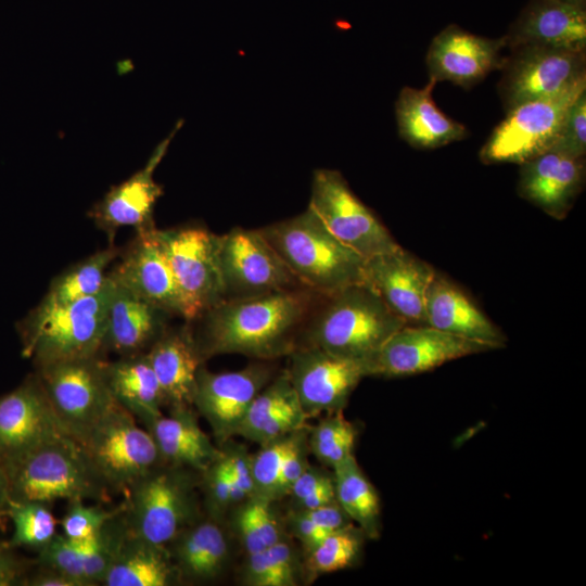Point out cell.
I'll list each match as a JSON object with an SVG mask.
<instances>
[{"label": "cell", "instance_id": "obj_1", "mask_svg": "<svg viewBox=\"0 0 586 586\" xmlns=\"http://www.w3.org/2000/svg\"><path fill=\"white\" fill-rule=\"evenodd\" d=\"M310 297L295 289L225 300L205 311L195 337L204 359L241 354L269 359L293 352V335L309 310Z\"/></svg>", "mask_w": 586, "mask_h": 586}, {"label": "cell", "instance_id": "obj_2", "mask_svg": "<svg viewBox=\"0 0 586 586\" xmlns=\"http://www.w3.org/2000/svg\"><path fill=\"white\" fill-rule=\"evenodd\" d=\"M300 283L326 296L365 282V259L339 241L307 207L259 229Z\"/></svg>", "mask_w": 586, "mask_h": 586}, {"label": "cell", "instance_id": "obj_3", "mask_svg": "<svg viewBox=\"0 0 586 586\" xmlns=\"http://www.w3.org/2000/svg\"><path fill=\"white\" fill-rule=\"evenodd\" d=\"M406 324L367 282H359L327 296L309 340L334 356L364 364L368 372L384 343Z\"/></svg>", "mask_w": 586, "mask_h": 586}, {"label": "cell", "instance_id": "obj_4", "mask_svg": "<svg viewBox=\"0 0 586 586\" xmlns=\"http://www.w3.org/2000/svg\"><path fill=\"white\" fill-rule=\"evenodd\" d=\"M9 499L50 505L60 499L110 500V491L81 445L61 434L4 470Z\"/></svg>", "mask_w": 586, "mask_h": 586}, {"label": "cell", "instance_id": "obj_5", "mask_svg": "<svg viewBox=\"0 0 586 586\" xmlns=\"http://www.w3.org/2000/svg\"><path fill=\"white\" fill-rule=\"evenodd\" d=\"M114 288L109 277L94 295L65 305L41 301L23 322V355L33 358L37 367L99 356Z\"/></svg>", "mask_w": 586, "mask_h": 586}, {"label": "cell", "instance_id": "obj_6", "mask_svg": "<svg viewBox=\"0 0 586 586\" xmlns=\"http://www.w3.org/2000/svg\"><path fill=\"white\" fill-rule=\"evenodd\" d=\"M200 473L162 462L125 493L124 514L129 532L167 546L201 518L196 487Z\"/></svg>", "mask_w": 586, "mask_h": 586}, {"label": "cell", "instance_id": "obj_7", "mask_svg": "<svg viewBox=\"0 0 586 586\" xmlns=\"http://www.w3.org/2000/svg\"><path fill=\"white\" fill-rule=\"evenodd\" d=\"M586 91V76L558 94L523 102L507 111L480 151L484 164H523L550 150L557 142L565 115Z\"/></svg>", "mask_w": 586, "mask_h": 586}, {"label": "cell", "instance_id": "obj_8", "mask_svg": "<svg viewBox=\"0 0 586 586\" xmlns=\"http://www.w3.org/2000/svg\"><path fill=\"white\" fill-rule=\"evenodd\" d=\"M78 443L110 493L125 494L138 479L163 462L149 431L117 403Z\"/></svg>", "mask_w": 586, "mask_h": 586}, {"label": "cell", "instance_id": "obj_9", "mask_svg": "<svg viewBox=\"0 0 586 586\" xmlns=\"http://www.w3.org/2000/svg\"><path fill=\"white\" fill-rule=\"evenodd\" d=\"M99 356L37 367V375L63 430L80 442L116 403Z\"/></svg>", "mask_w": 586, "mask_h": 586}, {"label": "cell", "instance_id": "obj_10", "mask_svg": "<svg viewBox=\"0 0 586 586\" xmlns=\"http://www.w3.org/2000/svg\"><path fill=\"white\" fill-rule=\"evenodd\" d=\"M154 233L182 295L187 320L202 316L225 301L219 235L202 227L155 228Z\"/></svg>", "mask_w": 586, "mask_h": 586}, {"label": "cell", "instance_id": "obj_11", "mask_svg": "<svg viewBox=\"0 0 586 586\" xmlns=\"http://www.w3.org/2000/svg\"><path fill=\"white\" fill-rule=\"evenodd\" d=\"M308 208L339 241L364 259L400 246L337 170L314 171Z\"/></svg>", "mask_w": 586, "mask_h": 586}, {"label": "cell", "instance_id": "obj_12", "mask_svg": "<svg viewBox=\"0 0 586 586\" xmlns=\"http://www.w3.org/2000/svg\"><path fill=\"white\" fill-rule=\"evenodd\" d=\"M225 300L295 289L300 281L259 230L234 228L219 235Z\"/></svg>", "mask_w": 586, "mask_h": 586}, {"label": "cell", "instance_id": "obj_13", "mask_svg": "<svg viewBox=\"0 0 586 586\" xmlns=\"http://www.w3.org/2000/svg\"><path fill=\"white\" fill-rule=\"evenodd\" d=\"M498 91L506 110L558 94L586 76L585 51L522 46L510 49Z\"/></svg>", "mask_w": 586, "mask_h": 586}, {"label": "cell", "instance_id": "obj_14", "mask_svg": "<svg viewBox=\"0 0 586 586\" xmlns=\"http://www.w3.org/2000/svg\"><path fill=\"white\" fill-rule=\"evenodd\" d=\"M496 349L489 344L457 336L428 324H406L381 347L369 365V375H412L448 361Z\"/></svg>", "mask_w": 586, "mask_h": 586}, {"label": "cell", "instance_id": "obj_15", "mask_svg": "<svg viewBox=\"0 0 586 586\" xmlns=\"http://www.w3.org/2000/svg\"><path fill=\"white\" fill-rule=\"evenodd\" d=\"M290 355L286 372L308 418L343 411L359 381L368 375L364 364L334 356L314 345Z\"/></svg>", "mask_w": 586, "mask_h": 586}, {"label": "cell", "instance_id": "obj_16", "mask_svg": "<svg viewBox=\"0 0 586 586\" xmlns=\"http://www.w3.org/2000/svg\"><path fill=\"white\" fill-rule=\"evenodd\" d=\"M61 434L66 432L37 373L0 397V466L3 470Z\"/></svg>", "mask_w": 586, "mask_h": 586}, {"label": "cell", "instance_id": "obj_17", "mask_svg": "<svg viewBox=\"0 0 586 586\" xmlns=\"http://www.w3.org/2000/svg\"><path fill=\"white\" fill-rule=\"evenodd\" d=\"M270 379V369L259 364L220 373L200 367L193 406L209 424L218 444L237 435L250 405Z\"/></svg>", "mask_w": 586, "mask_h": 586}, {"label": "cell", "instance_id": "obj_18", "mask_svg": "<svg viewBox=\"0 0 586 586\" xmlns=\"http://www.w3.org/2000/svg\"><path fill=\"white\" fill-rule=\"evenodd\" d=\"M435 269L402 246L365 259L364 277L407 324H426L424 303Z\"/></svg>", "mask_w": 586, "mask_h": 586}, {"label": "cell", "instance_id": "obj_19", "mask_svg": "<svg viewBox=\"0 0 586 586\" xmlns=\"http://www.w3.org/2000/svg\"><path fill=\"white\" fill-rule=\"evenodd\" d=\"M505 47L504 37L486 38L450 24L432 39L429 47L425 62L430 79L470 88L502 67L506 58L501 50Z\"/></svg>", "mask_w": 586, "mask_h": 586}, {"label": "cell", "instance_id": "obj_20", "mask_svg": "<svg viewBox=\"0 0 586 586\" xmlns=\"http://www.w3.org/2000/svg\"><path fill=\"white\" fill-rule=\"evenodd\" d=\"M181 124L182 120L154 149L143 168L122 183L112 187L90 208L89 216L99 229L113 235L123 227H133L137 232L154 227L153 211L155 203L163 194V187L154 180L153 174Z\"/></svg>", "mask_w": 586, "mask_h": 586}, {"label": "cell", "instance_id": "obj_21", "mask_svg": "<svg viewBox=\"0 0 586 586\" xmlns=\"http://www.w3.org/2000/svg\"><path fill=\"white\" fill-rule=\"evenodd\" d=\"M154 230L155 227L139 231L122 260L107 275L140 298L186 319L182 295Z\"/></svg>", "mask_w": 586, "mask_h": 586}, {"label": "cell", "instance_id": "obj_22", "mask_svg": "<svg viewBox=\"0 0 586 586\" xmlns=\"http://www.w3.org/2000/svg\"><path fill=\"white\" fill-rule=\"evenodd\" d=\"M520 166V196L555 219L565 218L584 186L585 157L550 149Z\"/></svg>", "mask_w": 586, "mask_h": 586}, {"label": "cell", "instance_id": "obj_23", "mask_svg": "<svg viewBox=\"0 0 586 586\" xmlns=\"http://www.w3.org/2000/svg\"><path fill=\"white\" fill-rule=\"evenodd\" d=\"M522 46L586 51V5L572 0H530L504 36Z\"/></svg>", "mask_w": 586, "mask_h": 586}, {"label": "cell", "instance_id": "obj_24", "mask_svg": "<svg viewBox=\"0 0 586 586\" xmlns=\"http://www.w3.org/2000/svg\"><path fill=\"white\" fill-rule=\"evenodd\" d=\"M426 324L441 331L505 346L507 337L477 305L450 279L435 270L425 294Z\"/></svg>", "mask_w": 586, "mask_h": 586}, {"label": "cell", "instance_id": "obj_25", "mask_svg": "<svg viewBox=\"0 0 586 586\" xmlns=\"http://www.w3.org/2000/svg\"><path fill=\"white\" fill-rule=\"evenodd\" d=\"M146 356L158 381L165 406L192 407L198 371L203 362L195 336L188 327L165 330Z\"/></svg>", "mask_w": 586, "mask_h": 586}, {"label": "cell", "instance_id": "obj_26", "mask_svg": "<svg viewBox=\"0 0 586 586\" xmlns=\"http://www.w3.org/2000/svg\"><path fill=\"white\" fill-rule=\"evenodd\" d=\"M167 314L115 283L106 314L103 348L120 356L146 353L165 331Z\"/></svg>", "mask_w": 586, "mask_h": 586}, {"label": "cell", "instance_id": "obj_27", "mask_svg": "<svg viewBox=\"0 0 586 586\" xmlns=\"http://www.w3.org/2000/svg\"><path fill=\"white\" fill-rule=\"evenodd\" d=\"M153 437L163 462L202 473L221 456L198 423L192 407L169 409L142 424Z\"/></svg>", "mask_w": 586, "mask_h": 586}, {"label": "cell", "instance_id": "obj_28", "mask_svg": "<svg viewBox=\"0 0 586 586\" xmlns=\"http://www.w3.org/2000/svg\"><path fill=\"white\" fill-rule=\"evenodd\" d=\"M436 81L422 88L404 87L395 104L398 133L417 149H435L468 136L464 125L443 113L432 92Z\"/></svg>", "mask_w": 586, "mask_h": 586}, {"label": "cell", "instance_id": "obj_29", "mask_svg": "<svg viewBox=\"0 0 586 586\" xmlns=\"http://www.w3.org/2000/svg\"><path fill=\"white\" fill-rule=\"evenodd\" d=\"M182 581L216 578L229 558L227 536L213 518H200L167 545Z\"/></svg>", "mask_w": 586, "mask_h": 586}, {"label": "cell", "instance_id": "obj_30", "mask_svg": "<svg viewBox=\"0 0 586 586\" xmlns=\"http://www.w3.org/2000/svg\"><path fill=\"white\" fill-rule=\"evenodd\" d=\"M182 582L167 546L129 530L102 582L104 586H169Z\"/></svg>", "mask_w": 586, "mask_h": 586}, {"label": "cell", "instance_id": "obj_31", "mask_svg": "<svg viewBox=\"0 0 586 586\" xmlns=\"http://www.w3.org/2000/svg\"><path fill=\"white\" fill-rule=\"evenodd\" d=\"M104 368L115 402L142 424L163 413V394L146 353L105 361Z\"/></svg>", "mask_w": 586, "mask_h": 586}, {"label": "cell", "instance_id": "obj_32", "mask_svg": "<svg viewBox=\"0 0 586 586\" xmlns=\"http://www.w3.org/2000/svg\"><path fill=\"white\" fill-rule=\"evenodd\" d=\"M337 504L369 538L380 535V500L354 455L333 468Z\"/></svg>", "mask_w": 586, "mask_h": 586}, {"label": "cell", "instance_id": "obj_33", "mask_svg": "<svg viewBox=\"0 0 586 586\" xmlns=\"http://www.w3.org/2000/svg\"><path fill=\"white\" fill-rule=\"evenodd\" d=\"M114 246L95 252L58 276L42 301L65 305L97 294L105 285L109 276L105 270L117 256Z\"/></svg>", "mask_w": 586, "mask_h": 586}, {"label": "cell", "instance_id": "obj_34", "mask_svg": "<svg viewBox=\"0 0 586 586\" xmlns=\"http://www.w3.org/2000/svg\"><path fill=\"white\" fill-rule=\"evenodd\" d=\"M298 557L283 538L254 553H249L243 582L250 586H294L298 582Z\"/></svg>", "mask_w": 586, "mask_h": 586}, {"label": "cell", "instance_id": "obj_35", "mask_svg": "<svg viewBox=\"0 0 586 586\" xmlns=\"http://www.w3.org/2000/svg\"><path fill=\"white\" fill-rule=\"evenodd\" d=\"M4 514L11 519L14 527L7 544L10 548L30 547L39 550L56 534L58 520L46 504L9 499Z\"/></svg>", "mask_w": 586, "mask_h": 586}, {"label": "cell", "instance_id": "obj_36", "mask_svg": "<svg viewBox=\"0 0 586 586\" xmlns=\"http://www.w3.org/2000/svg\"><path fill=\"white\" fill-rule=\"evenodd\" d=\"M123 508L113 515L94 537L81 543L84 577L89 586L102 585L104 576L128 533Z\"/></svg>", "mask_w": 586, "mask_h": 586}, {"label": "cell", "instance_id": "obj_37", "mask_svg": "<svg viewBox=\"0 0 586 586\" xmlns=\"http://www.w3.org/2000/svg\"><path fill=\"white\" fill-rule=\"evenodd\" d=\"M364 536V532L352 524L328 534L307 551L310 574L332 573L352 565L360 555Z\"/></svg>", "mask_w": 586, "mask_h": 586}, {"label": "cell", "instance_id": "obj_38", "mask_svg": "<svg viewBox=\"0 0 586 586\" xmlns=\"http://www.w3.org/2000/svg\"><path fill=\"white\" fill-rule=\"evenodd\" d=\"M357 431L343 416V411L329 413L313 430L309 447L324 466L333 468L354 455Z\"/></svg>", "mask_w": 586, "mask_h": 586}, {"label": "cell", "instance_id": "obj_39", "mask_svg": "<svg viewBox=\"0 0 586 586\" xmlns=\"http://www.w3.org/2000/svg\"><path fill=\"white\" fill-rule=\"evenodd\" d=\"M303 431L304 429H300L260 445L259 451L252 456L253 496L275 501V492L283 461Z\"/></svg>", "mask_w": 586, "mask_h": 586}, {"label": "cell", "instance_id": "obj_40", "mask_svg": "<svg viewBox=\"0 0 586 586\" xmlns=\"http://www.w3.org/2000/svg\"><path fill=\"white\" fill-rule=\"evenodd\" d=\"M297 399L288 372L270 381L253 399L237 431L246 440L273 413Z\"/></svg>", "mask_w": 586, "mask_h": 586}, {"label": "cell", "instance_id": "obj_41", "mask_svg": "<svg viewBox=\"0 0 586 586\" xmlns=\"http://www.w3.org/2000/svg\"><path fill=\"white\" fill-rule=\"evenodd\" d=\"M65 514L60 521L62 534L75 543H86L122 508L123 502L106 509L102 505H87L86 500L67 501Z\"/></svg>", "mask_w": 586, "mask_h": 586}, {"label": "cell", "instance_id": "obj_42", "mask_svg": "<svg viewBox=\"0 0 586 586\" xmlns=\"http://www.w3.org/2000/svg\"><path fill=\"white\" fill-rule=\"evenodd\" d=\"M81 543H75L63 534L55 536L41 549L35 560L37 566L51 569L89 586L84 577L81 563Z\"/></svg>", "mask_w": 586, "mask_h": 586}, {"label": "cell", "instance_id": "obj_43", "mask_svg": "<svg viewBox=\"0 0 586 586\" xmlns=\"http://www.w3.org/2000/svg\"><path fill=\"white\" fill-rule=\"evenodd\" d=\"M205 497V506L211 518L217 519L234 504L231 477L221 456L200 473L199 485Z\"/></svg>", "mask_w": 586, "mask_h": 586}, {"label": "cell", "instance_id": "obj_44", "mask_svg": "<svg viewBox=\"0 0 586 586\" xmlns=\"http://www.w3.org/2000/svg\"><path fill=\"white\" fill-rule=\"evenodd\" d=\"M575 157L586 154V91L570 106L556 144L551 148Z\"/></svg>", "mask_w": 586, "mask_h": 586}, {"label": "cell", "instance_id": "obj_45", "mask_svg": "<svg viewBox=\"0 0 586 586\" xmlns=\"http://www.w3.org/2000/svg\"><path fill=\"white\" fill-rule=\"evenodd\" d=\"M307 416L298 399L270 416L249 438L259 445L290 434L306 425Z\"/></svg>", "mask_w": 586, "mask_h": 586}, {"label": "cell", "instance_id": "obj_46", "mask_svg": "<svg viewBox=\"0 0 586 586\" xmlns=\"http://www.w3.org/2000/svg\"><path fill=\"white\" fill-rule=\"evenodd\" d=\"M235 525L239 537L247 555L267 548L263 539L256 504L253 496L244 500L243 505L238 509Z\"/></svg>", "mask_w": 586, "mask_h": 586}, {"label": "cell", "instance_id": "obj_47", "mask_svg": "<svg viewBox=\"0 0 586 586\" xmlns=\"http://www.w3.org/2000/svg\"><path fill=\"white\" fill-rule=\"evenodd\" d=\"M306 443V433L303 431L283 461L275 492V500L286 496L293 483L309 466Z\"/></svg>", "mask_w": 586, "mask_h": 586}, {"label": "cell", "instance_id": "obj_48", "mask_svg": "<svg viewBox=\"0 0 586 586\" xmlns=\"http://www.w3.org/2000/svg\"><path fill=\"white\" fill-rule=\"evenodd\" d=\"M221 451L233 482L239 486L245 500L249 499L254 494L251 464L252 456L242 446H229L226 449H221Z\"/></svg>", "mask_w": 586, "mask_h": 586}, {"label": "cell", "instance_id": "obj_49", "mask_svg": "<svg viewBox=\"0 0 586 586\" xmlns=\"http://www.w3.org/2000/svg\"><path fill=\"white\" fill-rule=\"evenodd\" d=\"M289 519L291 532L304 546L306 552L315 548L331 532L320 527L305 513L292 511Z\"/></svg>", "mask_w": 586, "mask_h": 586}, {"label": "cell", "instance_id": "obj_50", "mask_svg": "<svg viewBox=\"0 0 586 586\" xmlns=\"http://www.w3.org/2000/svg\"><path fill=\"white\" fill-rule=\"evenodd\" d=\"M331 483H333L332 473H328L309 464L293 483L288 495L292 498L293 502H295Z\"/></svg>", "mask_w": 586, "mask_h": 586}, {"label": "cell", "instance_id": "obj_51", "mask_svg": "<svg viewBox=\"0 0 586 586\" xmlns=\"http://www.w3.org/2000/svg\"><path fill=\"white\" fill-rule=\"evenodd\" d=\"M305 513L320 527L333 532L352 524V521L337 504H328L311 510H298Z\"/></svg>", "mask_w": 586, "mask_h": 586}, {"label": "cell", "instance_id": "obj_52", "mask_svg": "<svg viewBox=\"0 0 586 586\" xmlns=\"http://www.w3.org/2000/svg\"><path fill=\"white\" fill-rule=\"evenodd\" d=\"M7 545L0 544V586L23 585L26 577L25 565L16 559Z\"/></svg>", "mask_w": 586, "mask_h": 586}, {"label": "cell", "instance_id": "obj_53", "mask_svg": "<svg viewBox=\"0 0 586 586\" xmlns=\"http://www.w3.org/2000/svg\"><path fill=\"white\" fill-rule=\"evenodd\" d=\"M23 585L29 586H82L80 582L61 572L38 566L34 574H26Z\"/></svg>", "mask_w": 586, "mask_h": 586}, {"label": "cell", "instance_id": "obj_54", "mask_svg": "<svg viewBox=\"0 0 586 586\" xmlns=\"http://www.w3.org/2000/svg\"><path fill=\"white\" fill-rule=\"evenodd\" d=\"M335 501L336 497L333 481V483L317 489L298 501L293 502V506L294 510H311Z\"/></svg>", "mask_w": 586, "mask_h": 586}, {"label": "cell", "instance_id": "obj_55", "mask_svg": "<svg viewBox=\"0 0 586 586\" xmlns=\"http://www.w3.org/2000/svg\"><path fill=\"white\" fill-rule=\"evenodd\" d=\"M8 501H9L8 477L3 468L0 466V517L1 514L4 513Z\"/></svg>", "mask_w": 586, "mask_h": 586}, {"label": "cell", "instance_id": "obj_56", "mask_svg": "<svg viewBox=\"0 0 586 586\" xmlns=\"http://www.w3.org/2000/svg\"><path fill=\"white\" fill-rule=\"evenodd\" d=\"M572 1H576V2H579V3H586V0H572Z\"/></svg>", "mask_w": 586, "mask_h": 586}]
</instances>
